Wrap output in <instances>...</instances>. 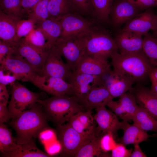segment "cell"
Returning <instances> with one entry per match:
<instances>
[{"label":"cell","instance_id":"obj_16","mask_svg":"<svg viewBox=\"0 0 157 157\" xmlns=\"http://www.w3.org/2000/svg\"><path fill=\"white\" fill-rule=\"evenodd\" d=\"M155 16L156 13L153 8H148L126 22L122 30L129 31L144 35L148 33L150 30L153 29Z\"/></svg>","mask_w":157,"mask_h":157},{"label":"cell","instance_id":"obj_31","mask_svg":"<svg viewBox=\"0 0 157 157\" xmlns=\"http://www.w3.org/2000/svg\"><path fill=\"white\" fill-rule=\"evenodd\" d=\"M0 10L18 21L22 20L25 13L21 0H1Z\"/></svg>","mask_w":157,"mask_h":157},{"label":"cell","instance_id":"obj_13","mask_svg":"<svg viewBox=\"0 0 157 157\" xmlns=\"http://www.w3.org/2000/svg\"><path fill=\"white\" fill-rule=\"evenodd\" d=\"M49 51H40L26 42L22 38L17 46L15 54L22 57L40 75Z\"/></svg>","mask_w":157,"mask_h":157},{"label":"cell","instance_id":"obj_10","mask_svg":"<svg viewBox=\"0 0 157 157\" xmlns=\"http://www.w3.org/2000/svg\"><path fill=\"white\" fill-rule=\"evenodd\" d=\"M61 27L59 38L64 39L85 32L94 25L92 20L83 17L79 14L72 12L58 18Z\"/></svg>","mask_w":157,"mask_h":157},{"label":"cell","instance_id":"obj_28","mask_svg":"<svg viewBox=\"0 0 157 157\" xmlns=\"http://www.w3.org/2000/svg\"><path fill=\"white\" fill-rule=\"evenodd\" d=\"M101 137H95L83 146L78 151L75 157H93L108 156L107 153L102 149L100 144Z\"/></svg>","mask_w":157,"mask_h":157},{"label":"cell","instance_id":"obj_18","mask_svg":"<svg viewBox=\"0 0 157 157\" xmlns=\"http://www.w3.org/2000/svg\"><path fill=\"white\" fill-rule=\"evenodd\" d=\"M114 39L121 54L136 53L142 50V36L136 33L122 30Z\"/></svg>","mask_w":157,"mask_h":157},{"label":"cell","instance_id":"obj_1","mask_svg":"<svg viewBox=\"0 0 157 157\" xmlns=\"http://www.w3.org/2000/svg\"><path fill=\"white\" fill-rule=\"evenodd\" d=\"M11 119L10 125L16 132L15 141L19 144L35 140L41 131L48 127L42 105L38 102Z\"/></svg>","mask_w":157,"mask_h":157},{"label":"cell","instance_id":"obj_50","mask_svg":"<svg viewBox=\"0 0 157 157\" xmlns=\"http://www.w3.org/2000/svg\"><path fill=\"white\" fill-rule=\"evenodd\" d=\"M151 82L150 90L152 92L157 96V79L151 77H149Z\"/></svg>","mask_w":157,"mask_h":157},{"label":"cell","instance_id":"obj_21","mask_svg":"<svg viewBox=\"0 0 157 157\" xmlns=\"http://www.w3.org/2000/svg\"><path fill=\"white\" fill-rule=\"evenodd\" d=\"M113 99L106 85L94 87L87 96L84 108L86 110H92L105 106Z\"/></svg>","mask_w":157,"mask_h":157},{"label":"cell","instance_id":"obj_32","mask_svg":"<svg viewBox=\"0 0 157 157\" xmlns=\"http://www.w3.org/2000/svg\"><path fill=\"white\" fill-rule=\"evenodd\" d=\"M143 36L142 50L151 65L157 67V39L149 33Z\"/></svg>","mask_w":157,"mask_h":157},{"label":"cell","instance_id":"obj_33","mask_svg":"<svg viewBox=\"0 0 157 157\" xmlns=\"http://www.w3.org/2000/svg\"><path fill=\"white\" fill-rule=\"evenodd\" d=\"M49 18H58L73 10L70 0H49L48 4Z\"/></svg>","mask_w":157,"mask_h":157},{"label":"cell","instance_id":"obj_47","mask_svg":"<svg viewBox=\"0 0 157 157\" xmlns=\"http://www.w3.org/2000/svg\"><path fill=\"white\" fill-rule=\"evenodd\" d=\"M41 0H21L22 6L25 13H30Z\"/></svg>","mask_w":157,"mask_h":157},{"label":"cell","instance_id":"obj_2","mask_svg":"<svg viewBox=\"0 0 157 157\" xmlns=\"http://www.w3.org/2000/svg\"><path fill=\"white\" fill-rule=\"evenodd\" d=\"M111 58L113 71L124 76L133 84L144 81L154 67L142 50L127 54L117 52Z\"/></svg>","mask_w":157,"mask_h":157},{"label":"cell","instance_id":"obj_49","mask_svg":"<svg viewBox=\"0 0 157 157\" xmlns=\"http://www.w3.org/2000/svg\"><path fill=\"white\" fill-rule=\"evenodd\" d=\"M134 149L133 150L131 157H146V155L142 151L139 144H134Z\"/></svg>","mask_w":157,"mask_h":157},{"label":"cell","instance_id":"obj_43","mask_svg":"<svg viewBox=\"0 0 157 157\" xmlns=\"http://www.w3.org/2000/svg\"><path fill=\"white\" fill-rule=\"evenodd\" d=\"M16 52V48L0 40V62L7 55L15 54Z\"/></svg>","mask_w":157,"mask_h":157},{"label":"cell","instance_id":"obj_3","mask_svg":"<svg viewBox=\"0 0 157 157\" xmlns=\"http://www.w3.org/2000/svg\"><path fill=\"white\" fill-rule=\"evenodd\" d=\"M37 102L41 105L47 119L57 127L68 122L72 116L83 110L84 108L72 97L66 95L39 99Z\"/></svg>","mask_w":157,"mask_h":157},{"label":"cell","instance_id":"obj_7","mask_svg":"<svg viewBox=\"0 0 157 157\" xmlns=\"http://www.w3.org/2000/svg\"><path fill=\"white\" fill-rule=\"evenodd\" d=\"M103 77L73 71L67 79L72 86V97L84 108L87 97L92 89L105 85Z\"/></svg>","mask_w":157,"mask_h":157},{"label":"cell","instance_id":"obj_9","mask_svg":"<svg viewBox=\"0 0 157 157\" xmlns=\"http://www.w3.org/2000/svg\"><path fill=\"white\" fill-rule=\"evenodd\" d=\"M11 85V98L8 108L12 118L28 108L30 109L40 99L41 94L30 90L17 81Z\"/></svg>","mask_w":157,"mask_h":157},{"label":"cell","instance_id":"obj_36","mask_svg":"<svg viewBox=\"0 0 157 157\" xmlns=\"http://www.w3.org/2000/svg\"><path fill=\"white\" fill-rule=\"evenodd\" d=\"M35 24L31 20H21L17 23L15 43L17 46L20 40L28 35L35 28Z\"/></svg>","mask_w":157,"mask_h":157},{"label":"cell","instance_id":"obj_39","mask_svg":"<svg viewBox=\"0 0 157 157\" xmlns=\"http://www.w3.org/2000/svg\"><path fill=\"white\" fill-rule=\"evenodd\" d=\"M115 138L111 133H107L101 138L100 144L102 150L105 152L112 151L117 146V143L115 140Z\"/></svg>","mask_w":157,"mask_h":157},{"label":"cell","instance_id":"obj_46","mask_svg":"<svg viewBox=\"0 0 157 157\" xmlns=\"http://www.w3.org/2000/svg\"><path fill=\"white\" fill-rule=\"evenodd\" d=\"M53 136V131L47 127L41 131L38 137L43 144H46L52 140Z\"/></svg>","mask_w":157,"mask_h":157},{"label":"cell","instance_id":"obj_8","mask_svg":"<svg viewBox=\"0 0 157 157\" xmlns=\"http://www.w3.org/2000/svg\"><path fill=\"white\" fill-rule=\"evenodd\" d=\"M84 33L66 38H59L53 45L65 58L66 63L72 71L75 70L78 61L85 52Z\"/></svg>","mask_w":157,"mask_h":157},{"label":"cell","instance_id":"obj_30","mask_svg":"<svg viewBox=\"0 0 157 157\" xmlns=\"http://www.w3.org/2000/svg\"><path fill=\"white\" fill-rule=\"evenodd\" d=\"M114 0H90L94 13L97 19L103 24L109 22Z\"/></svg>","mask_w":157,"mask_h":157},{"label":"cell","instance_id":"obj_44","mask_svg":"<svg viewBox=\"0 0 157 157\" xmlns=\"http://www.w3.org/2000/svg\"><path fill=\"white\" fill-rule=\"evenodd\" d=\"M4 71L2 69L0 70V83L6 85L8 84L12 85L17 80L16 77L13 75L10 74L11 73L8 72L4 74Z\"/></svg>","mask_w":157,"mask_h":157},{"label":"cell","instance_id":"obj_45","mask_svg":"<svg viewBox=\"0 0 157 157\" xmlns=\"http://www.w3.org/2000/svg\"><path fill=\"white\" fill-rule=\"evenodd\" d=\"M7 103L0 102V123H4L11 119V115L7 107Z\"/></svg>","mask_w":157,"mask_h":157},{"label":"cell","instance_id":"obj_12","mask_svg":"<svg viewBox=\"0 0 157 157\" xmlns=\"http://www.w3.org/2000/svg\"><path fill=\"white\" fill-rule=\"evenodd\" d=\"M60 52L53 46L50 49L43 68L40 74L47 76L67 80L72 71L67 63L63 60Z\"/></svg>","mask_w":157,"mask_h":157},{"label":"cell","instance_id":"obj_52","mask_svg":"<svg viewBox=\"0 0 157 157\" xmlns=\"http://www.w3.org/2000/svg\"><path fill=\"white\" fill-rule=\"evenodd\" d=\"M151 77L157 79V67H154L149 75V77Z\"/></svg>","mask_w":157,"mask_h":157},{"label":"cell","instance_id":"obj_53","mask_svg":"<svg viewBox=\"0 0 157 157\" xmlns=\"http://www.w3.org/2000/svg\"><path fill=\"white\" fill-rule=\"evenodd\" d=\"M151 136H152L153 137H157V133L155 134H154L152 135Z\"/></svg>","mask_w":157,"mask_h":157},{"label":"cell","instance_id":"obj_14","mask_svg":"<svg viewBox=\"0 0 157 157\" xmlns=\"http://www.w3.org/2000/svg\"><path fill=\"white\" fill-rule=\"evenodd\" d=\"M119 97L117 101L111 100L107 106L123 121L132 120L139 106L135 97L129 91Z\"/></svg>","mask_w":157,"mask_h":157},{"label":"cell","instance_id":"obj_38","mask_svg":"<svg viewBox=\"0 0 157 157\" xmlns=\"http://www.w3.org/2000/svg\"><path fill=\"white\" fill-rule=\"evenodd\" d=\"M74 10L79 14H88L91 11L92 6L90 0H70Z\"/></svg>","mask_w":157,"mask_h":157},{"label":"cell","instance_id":"obj_20","mask_svg":"<svg viewBox=\"0 0 157 157\" xmlns=\"http://www.w3.org/2000/svg\"><path fill=\"white\" fill-rule=\"evenodd\" d=\"M39 89L53 96H73L71 84L59 78L41 76Z\"/></svg>","mask_w":157,"mask_h":157},{"label":"cell","instance_id":"obj_27","mask_svg":"<svg viewBox=\"0 0 157 157\" xmlns=\"http://www.w3.org/2000/svg\"><path fill=\"white\" fill-rule=\"evenodd\" d=\"M18 145L7 126L4 123H0V150L3 156L10 157Z\"/></svg>","mask_w":157,"mask_h":157},{"label":"cell","instance_id":"obj_26","mask_svg":"<svg viewBox=\"0 0 157 157\" xmlns=\"http://www.w3.org/2000/svg\"><path fill=\"white\" fill-rule=\"evenodd\" d=\"M132 120L134 125L143 131L157 132V120L140 106Z\"/></svg>","mask_w":157,"mask_h":157},{"label":"cell","instance_id":"obj_35","mask_svg":"<svg viewBox=\"0 0 157 157\" xmlns=\"http://www.w3.org/2000/svg\"><path fill=\"white\" fill-rule=\"evenodd\" d=\"M49 0H41L28 14V19L36 24L49 17L48 4Z\"/></svg>","mask_w":157,"mask_h":157},{"label":"cell","instance_id":"obj_15","mask_svg":"<svg viewBox=\"0 0 157 157\" xmlns=\"http://www.w3.org/2000/svg\"><path fill=\"white\" fill-rule=\"evenodd\" d=\"M74 71L78 73L103 77L109 74L112 72L108 61L97 58L85 52Z\"/></svg>","mask_w":157,"mask_h":157},{"label":"cell","instance_id":"obj_23","mask_svg":"<svg viewBox=\"0 0 157 157\" xmlns=\"http://www.w3.org/2000/svg\"><path fill=\"white\" fill-rule=\"evenodd\" d=\"M36 24L35 27L41 31L48 44L52 47L60 38L61 33V27L58 18H49Z\"/></svg>","mask_w":157,"mask_h":157},{"label":"cell","instance_id":"obj_48","mask_svg":"<svg viewBox=\"0 0 157 157\" xmlns=\"http://www.w3.org/2000/svg\"><path fill=\"white\" fill-rule=\"evenodd\" d=\"M9 97L6 85L0 83V102L8 103Z\"/></svg>","mask_w":157,"mask_h":157},{"label":"cell","instance_id":"obj_6","mask_svg":"<svg viewBox=\"0 0 157 157\" xmlns=\"http://www.w3.org/2000/svg\"><path fill=\"white\" fill-rule=\"evenodd\" d=\"M0 63V69L11 72L17 80L31 83L39 88L41 75L20 56L16 54L7 55Z\"/></svg>","mask_w":157,"mask_h":157},{"label":"cell","instance_id":"obj_37","mask_svg":"<svg viewBox=\"0 0 157 157\" xmlns=\"http://www.w3.org/2000/svg\"><path fill=\"white\" fill-rule=\"evenodd\" d=\"M92 113V110H86V111L82 110L76 114L86 130L91 133L95 134L96 127Z\"/></svg>","mask_w":157,"mask_h":157},{"label":"cell","instance_id":"obj_41","mask_svg":"<svg viewBox=\"0 0 157 157\" xmlns=\"http://www.w3.org/2000/svg\"><path fill=\"white\" fill-rule=\"evenodd\" d=\"M133 151L132 149H128L122 143H119L115 148L111 151V156L112 157H131Z\"/></svg>","mask_w":157,"mask_h":157},{"label":"cell","instance_id":"obj_34","mask_svg":"<svg viewBox=\"0 0 157 157\" xmlns=\"http://www.w3.org/2000/svg\"><path fill=\"white\" fill-rule=\"evenodd\" d=\"M23 38L26 42L42 51H48L51 48L42 32L38 28H35L28 35Z\"/></svg>","mask_w":157,"mask_h":157},{"label":"cell","instance_id":"obj_19","mask_svg":"<svg viewBox=\"0 0 157 157\" xmlns=\"http://www.w3.org/2000/svg\"><path fill=\"white\" fill-rule=\"evenodd\" d=\"M129 92L134 96L137 103L157 120V96L140 83H138Z\"/></svg>","mask_w":157,"mask_h":157},{"label":"cell","instance_id":"obj_40","mask_svg":"<svg viewBox=\"0 0 157 157\" xmlns=\"http://www.w3.org/2000/svg\"><path fill=\"white\" fill-rule=\"evenodd\" d=\"M68 122L74 129L82 135L88 136L95 134L91 133L86 130L76 114L71 117Z\"/></svg>","mask_w":157,"mask_h":157},{"label":"cell","instance_id":"obj_17","mask_svg":"<svg viewBox=\"0 0 157 157\" xmlns=\"http://www.w3.org/2000/svg\"><path fill=\"white\" fill-rule=\"evenodd\" d=\"M139 10L127 0H117L113 2L110 13L112 24L119 26L134 17Z\"/></svg>","mask_w":157,"mask_h":157},{"label":"cell","instance_id":"obj_25","mask_svg":"<svg viewBox=\"0 0 157 157\" xmlns=\"http://www.w3.org/2000/svg\"><path fill=\"white\" fill-rule=\"evenodd\" d=\"M122 129L124 135L120 138L121 143L125 146L130 144H139L146 141L149 135L146 131H143L134 125L130 124L128 122L123 121Z\"/></svg>","mask_w":157,"mask_h":157},{"label":"cell","instance_id":"obj_42","mask_svg":"<svg viewBox=\"0 0 157 157\" xmlns=\"http://www.w3.org/2000/svg\"><path fill=\"white\" fill-rule=\"evenodd\" d=\"M139 10H146L157 6V0H127Z\"/></svg>","mask_w":157,"mask_h":157},{"label":"cell","instance_id":"obj_24","mask_svg":"<svg viewBox=\"0 0 157 157\" xmlns=\"http://www.w3.org/2000/svg\"><path fill=\"white\" fill-rule=\"evenodd\" d=\"M109 76L106 85L113 98L119 97L132 89L133 84L120 74L113 70Z\"/></svg>","mask_w":157,"mask_h":157},{"label":"cell","instance_id":"obj_5","mask_svg":"<svg viewBox=\"0 0 157 157\" xmlns=\"http://www.w3.org/2000/svg\"><path fill=\"white\" fill-rule=\"evenodd\" d=\"M56 130L58 141L61 146L60 155L63 157H74L79 149L95 135H82L68 122L57 126Z\"/></svg>","mask_w":157,"mask_h":157},{"label":"cell","instance_id":"obj_51","mask_svg":"<svg viewBox=\"0 0 157 157\" xmlns=\"http://www.w3.org/2000/svg\"><path fill=\"white\" fill-rule=\"evenodd\" d=\"M153 35L157 39V10L156 13L155 20L154 28L152 30Z\"/></svg>","mask_w":157,"mask_h":157},{"label":"cell","instance_id":"obj_54","mask_svg":"<svg viewBox=\"0 0 157 157\" xmlns=\"http://www.w3.org/2000/svg\"><path fill=\"white\" fill-rule=\"evenodd\" d=\"M157 39V38H156Z\"/></svg>","mask_w":157,"mask_h":157},{"label":"cell","instance_id":"obj_22","mask_svg":"<svg viewBox=\"0 0 157 157\" xmlns=\"http://www.w3.org/2000/svg\"><path fill=\"white\" fill-rule=\"evenodd\" d=\"M18 21L0 10V38L16 49L14 40Z\"/></svg>","mask_w":157,"mask_h":157},{"label":"cell","instance_id":"obj_11","mask_svg":"<svg viewBox=\"0 0 157 157\" xmlns=\"http://www.w3.org/2000/svg\"><path fill=\"white\" fill-rule=\"evenodd\" d=\"M96 110L93 117L98 126L95 128V135L101 137L110 133L115 138L117 131L122 129V122H120L118 116L112 111L107 109L105 106L97 108Z\"/></svg>","mask_w":157,"mask_h":157},{"label":"cell","instance_id":"obj_29","mask_svg":"<svg viewBox=\"0 0 157 157\" xmlns=\"http://www.w3.org/2000/svg\"><path fill=\"white\" fill-rule=\"evenodd\" d=\"M51 155L39 149L35 140L19 144L16 150L10 157H49Z\"/></svg>","mask_w":157,"mask_h":157},{"label":"cell","instance_id":"obj_4","mask_svg":"<svg viewBox=\"0 0 157 157\" xmlns=\"http://www.w3.org/2000/svg\"><path fill=\"white\" fill-rule=\"evenodd\" d=\"M85 52L100 60L108 59L118 52L116 44L109 32L94 25L84 33Z\"/></svg>","mask_w":157,"mask_h":157}]
</instances>
